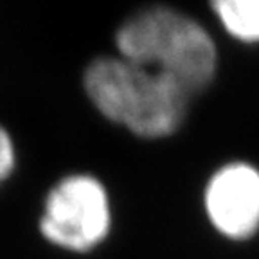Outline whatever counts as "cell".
Wrapping results in <instances>:
<instances>
[{
    "instance_id": "obj_1",
    "label": "cell",
    "mask_w": 259,
    "mask_h": 259,
    "mask_svg": "<svg viewBox=\"0 0 259 259\" xmlns=\"http://www.w3.org/2000/svg\"><path fill=\"white\" fill-rule=\"evenodd\" d=\"M119 56L169 77L191 97L214 79L218 51L203 25L167 6L128 16L115 34Z\"/></svg>"
},
{
    "instance_id": "obj_2",
    "label": "cell",
    "mask_w": 259,
    "mask_h": 259,
    "mask_svg": "<svg viewBox=\"0 0 259 259\" xmlns=\"http://www.w3.org/2000/svg\"><path fill=\"white\" fill-rule=\"evenodd\" d=\"M85 90L106 119L146 139L175 134L186 119L191 99L169 77L121 56H99L90 61Z\"/></svg>"
},
{
    "instance_id": "obj_3",
    "label": "cell",
    "mask_w": 259,
    "mask_h": 259,
    "mask_svg": "<svg viewBox=\"0 0 259 259\" xmlns=\"http://www.w3.org/2000/svg\"><path fill=\"white\" fill-rule=\"evenodd\" d=\"M108 229V196L94 177H67L47 194L40 231L56 247L87 252L105 239Z\"/></svg>"
},
{
    "instance_id": "obj_4",
    "label": "cell",
    "mask_w": 259,
    "mask_h": 259,
    "mask_svg": "<svg viewBox=\"0 0 259 259\" xmlns=\"http://www.w3.org/2000/svg\"><path fill=\"white\" fill-rule=\"evenodd\" d=\"M205 209L227 238H250L259 229V171L245 162L216 171L205 191Z\"/></svg>"
},
{
    "instance_id": "obj_5",
    "label": "cell",
    "mask_w": 259,
    "mask_h": 259,
    "mask_svg": "<svg viewBox=\"0 0 259 259\" xmlns=\"http://www.w3.org/2000/svg\"><path fill=\"white\" fill-rule=\"evenodd\" d=\"M225 31L239 41H259V0H210Z\"/></svg>"
},
{
    "instance_id": "obj_6",
    "label": "cell",
    "mask_w": 259,
    "mask_h": 259,
    "mask_svg": "<svg viewBox=\"0 0 259 259\" xmlns=\"http://www.w3.org/2000/svg\"><path fill=\"white\" fill-rule=\"evenodd\" d=\"M15 162H16L15 144H13L8 132L0 126V184L13 173Z\"/></svg>"
}]
</instances>
